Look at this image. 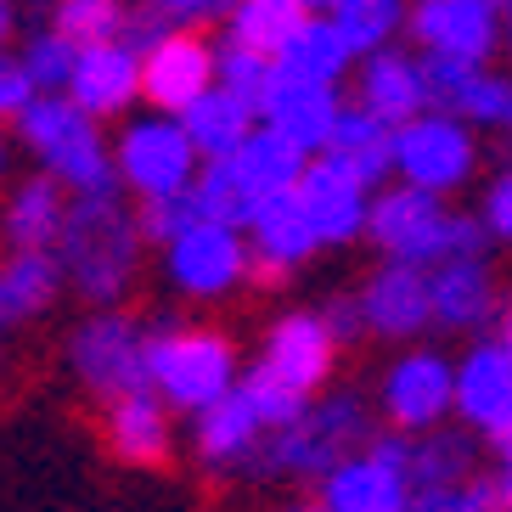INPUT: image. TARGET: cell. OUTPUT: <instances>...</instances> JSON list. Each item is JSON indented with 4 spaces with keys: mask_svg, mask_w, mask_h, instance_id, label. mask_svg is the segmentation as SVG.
<instances>
[{
    "mask_svg": "<svg viewBox=\"0 0 512 512\" xmlns=\"http://www.w3.org/2000/svg\"><path fill=\"white\" fill-rule=\"evenodd\" d=\"M428 293H434V327L451 332H479L501 310L496 276L484 259H451V265L428 271Z\"/></svg>",
    "mask_w": 512,
    "mask_h": 512,
    "instance_id": "cell-21",
    "label": "cell"
},
{
    "mask_svg": "<svg viewBox=\"0 0 512 512\" xmlns=\"http://www.w3.org/2000/svg\"><path fill=\"white\" fill-rule=\"evenodd\" d=\"M68 366L96 400H119V394L152 389L147 372V332L136 327L119 310H96L91 321H79L74 338H68Z\"/></svg>",
    "mask_w": 512,
    "mask_h": 512,
    "instance_id": "cell-5",
    "label": "cell"
},
{
    "mask_svg": "<svg viewBox=\"0 0 512 512\" xmlns=\"http://www.w3.org/2000/svg\"><path fill=\"white\" fill-rule=\"evenodd\" d=\"M51 254H57L62 276H68V287L79 299L113 310L130 293V282H136L141 226H136V214L124 209L119 192L68 197V220H62V237Z\"/></svg>",
    "mask_w": 512,
    "mask_h": 512,
    "instance_id": "cell-1",
    "label": "cell"
},
{
    "mask_svg": "<svg viewBox=\"0 0 512 512\" xmlns=\"http://www.w3.org/2000/svg\"><path fill=\"white\" fill-rule=\"evenodd\" d=\"M361 107L366 113H377V119L389 124V130H400V124H411L428 107V91H422V62H411L406 51H372L361 68Z\"/></svg>",
    "mask_w": 512,
    "mask_h": 512,
    "instance_id": "cell-24",
    "label": "cell"
},
{
    "mask_svg": "<svg viewBox=\"0 0 512 512\" xmlns=\"http://www.w3.org/2000/svg\"><path fill=\"white\" fill-rule=\"evenodd\" d=\"M158 12H169L175 23H214V17H231L237 0H152Z\"/></svg>",
    "mask_w": 512,
    "mask_h": 512,
    "instance_id": "cell-44",
    "label": "cell"
},
{
    "mask_svg": "<svg viewBox=\"0 0 512 512\" xmlns=\"http://www.w3.org/2000/svg\"><path fill=\"white\" fill-rule=\"evenodd\" d=\"M456 417L473 434H496L512 422V355L484 338L456 361Z\"/></svg>",
    "mask_w": 512,
    "mask_h": 512,
    "instance_id": "cell-16",
    "label": "cell"
},
{
    "mask_svg": "<svg viewBox=\"0 0 512 512\" xmlns=\"http://www.w3.org/2000/svg\"><path fill=\"white\" fill-rule=\"evenodd\" d=\"M231 164H237L242 181L254 186V197L293 192V186L304 181V169H310L304 164V147H293V141H287L282 130H271V124H254L248 141L231 152Z\"/></svg>",
    "mask_w": 512,
    "mask_h": 512,
    "instance_id": "cell-28",
    "label": "cell"
},
{
    "mask_svg": "<svg viewBox=\"0 0 512 512\" xmlns=\"http://www.w3.org/2000/svg\"><path fill=\"white\" fill-rule=\"evenodd\" d=\"M484 74V62H462V57H439L428 51L422 57V91H428V113H451L462 107V96L473 91V79Z\"/></svg>",
    "mask_w": 512,
    "mask_h": 512,
    "instance_id": "cell-37",
    "label": "cell"
},
{
    "mask_svg": "<svg viewBox=\"0 0 512 512\" xmlns=\"http://www.w3.org/2000/svg\"><path fill=\"white\" fill-rule=\"evenodd\" d=\"M349 57H355V51H349V40L338 34V23H332V17H310V23L287 40L276 68H282V74H299V79H316V85H338Z\"/></svg>",
    "mask_w": 512,
    "mask_h": 512,
    "instance_id": "cell-30",
    "label": "cell"
},
{
    "mask_svg": "<svg viewBox=\"0 0 512 512\" xmlns=\"http://www.w3.org/2000/svg\"><path fill=\"white\" fill-rule=\"evenodd\" d=\"M366 445H372V411L361 406V394L344 389L304 406L287 428L265 434L254 473H265V479H327L332 467L361 456Z\"/></svg>",
    "mask_w": 512,
    "mask_h": 512,
    "instance_id": "cell-2",
    "label": "cell"
},
{
    "mask_svg": "<svg viewBox=\"0 0 512 512\" xmlns=\"http://www.w3.org/2000/svg\"><path fill=\"white\" fill-rule=\"evenodd\" d=\"M237 394L248 400V406H254V417L265 422V434H276V428H287V422H293L304 406H310L304 394H293V389L282 383V377H271L265 366H248V377L237 383Z\"/></svg>",
    "mask_w": 512,
    "mask_h": 512,
    "instance_id": "cell-38",
    "label": "cell"
},
{
    "mask_svg": "<svg viewBox=\"0 0 512 512\" xmlns=\"http://www.w3.org/2000/svg\"><path fill=\"white\" fill-rule=\"evenodd\" d=\"M113 164H119V181L136 197H169V192H186V186L197 181L192 136H186L181 119H164V113L124 124L119 158H113Z\"/></svg>",
    "mask_w": 512,
    "mask_h": 512,
    "instance_id": "cell-7",
    "label": "cell"
},
{
    "mask_svg": "<svg viewBox=\"0 0 512 512\" xmlns=\"http://www.w3.org/2000/svg\"><path fill=\"white\" fill-rule=\"evenodd\" d=\"M299 203L304 214H310V226H316L321 248H332V242H355L366 237V214H372V192H366L349 169H338L332 158H321V164L304 169L299 181Z\"/></svg>",
    "mask_w": 512,
    "mask_h": 512,
    "instance_id": "cell-17",
    "label": "cell"
},
{
    "mask_svg": "<svg viewBox=\"0 0 512 512\" xmlns=\"http://www.w3.org/2000/svg\"><path fill=\"white\" fill-rule=\"evenodd\" d=\"M23 68H29V79H34V91L40 96H62L68 85H74L79 46L68 40V34L46 29V34H34L29 46H23Z\"/></svg>",
    "mask_w": 512,
    "mask_h": 512,
    "instance_id": "cell-35",
    "label": "cell"
},
{
    "mask_svg": "<svg viewBox=\"0 0 512 512\" xmlns=\"http://www.w3.org/2000/svg\"><path fill=\"white\" fill-rule=\"evenodd\" d=\"M496 344L512 355V299H501V310H496Z\"/></svg>",
    "mask_w": 512,
    "mask_h": 512,
    "instance_id": "cell-46",
    "label": "cell"
},
{
    "mask_svg": "<svg viewBox=\"0 0 512 512\" xmlns=\"http://www.w3.org/2000/svg\"><path fill=\"white\" fill-rule=\"evenodd\" d=\"M338 113H344L338 85H316V79L282 74V68H276L271 91H265V102H259V119L271 124V130H282V136L293 141V147H304V152L327 147Z\"/></svg>",
    "mask_w": 512,
    "mask_h": 512,
    "instance_id": "cell-15",
    "label": "cell"
},
{
    "mask_svg": "<svg viewBox=\"0 0 512 512\" xmlns=\"http://www.w3.org/2000/svg\"><path fill=\"white\" fill-rule=\"evenodd\" d=\"M321 321H327V332L338 338V344H355L366 332V316H361V293H338V299L321 310Z\"/></svg>",
    "mask_w": 512,
    "mask_h": 512,
    "instance_id": "cell-43",
    "label": "cell"
},
{
    "mask_svg": "<svg viewBox=\"0 0 512 512\" xmlns=\"http://www.w3.org/2000/svg\"><path fill=\"white\" fill-rule=\"evenodd\" d=\"M361 316H366V332H377V338H417V332H428V321H434L428 271L383 259L361 287Z\"/></svg>",
    "mask_w": 512,
    "mask_h": 512,
    "instance_id": "cell-14",
    "label": "cell"
},
{
    "mask_svg": "<svg viewBox=\"0 0 512 512\" xmlns=\"http://www.w3.org/2000/svg\"><path fill=\"white\" fill-rule=\"evenodd\" d=\"M321 158H332L338 169H349L361 186H383L394 175V130L377 119V113H366V107L355 102V107L338 113L327 147H321Z\"/></svg>",
    "mask_w": 512,
    "mask_h": 512,
    "instance_id": "cell-23",
    "label": "cell"
},
{
    "mask_svg": "<svg viewBox=\"0 0 512 512\" xmlns=\"http://www.w3.org/2000/svg\"><path fill=\"white\" fill-rule=\"evenodd\" d=\"M467 479H473V434H462V428L411 434V490L467 484Z\"/></svg>",
    "mask_w": 512,
    "mask_h": 512,
    "instance_id": "cell-32",
    "label": "cell"
},
{
    "mask_svg": "<svg viewBox=\"0 0 512 512\" xmlns=\"http://www.w3.org/2000/svg\"><path fill=\"white\" fill-rule=\"evenodd\" d=\"M192 197H197V214H203V226L248 231V220H254V209H259L254 186L237 175V164H231V158H209V164L197 169Z\"/></svg>",
    "mask_w": 512,
    "mask_h": 512,
    "instance_id": "cell-31",
    "label": "cell"
},
{
    "mask_svg": "<svg viewBox=\"0 0 512 512\" xmlns=\"http://www.w3.org/2000/svg\"><path fill=\"white\" fill-rule=\"evenodd\" d=\"M321 248L316 226L299 203V186L293 192H271L259 197L254 220H248V254H254V276L259 282H282L304 265V259Z\"/></svg>",
    "mask_w": 512,
    "mask_h": 512,
    "instance_id": "cell-12",
    "label": "cell"
},
{
    "mask_svg": "<svg viewBox=\"0 0 512 512\" xmlns=\"http://www.w3.org/2000/svg\"><path fill=\"white\" fill-rule=\"evenodd\" d=\"M254 107L248 102H237L231 91H203L192 107L181 113V124H186V136H192V147H197V158L209 164V158H231V152L248 141V130H254Z\"/></svg>",
    "mask_w": 512,
    "mask_h": 512,
    "instance_id": "cell-27",
    "label": "cell"
},
{
    "mask_svg": "<svg viewBox=\"0 0 512 512\" xmlns=\"http://www.w3.org/2000/svg\"><path fill=\"white\" fill-rule=\"evenodd\" d=\"M484 484H490V512H512V467H496Z\"/></svg>",
    "mask_w": 512,
    "mask_h": 512,
    "instance_id": "cell-45",
    "label": "cell"
},
{
    "mask_svg": "<svg viewBox=\"0 0 512 512\" xmlns=\"http://www.w3.org/2000/svg\"><path fill=\"white\" fill-rule=\"evenodd\" d=\"M214 62H220V51H214L203 34H181V29H175L158 51L141 57V96L152 102V113L181 119L197 96L214 91Z\"/></svg>",
    "mask_w": 512,
    "mask_h": 512,
    "instance_id": "cell-10",
    "label": "cell"
},
{
    "mask_svg": "<svg viewBox=\"0 0 512 512\" xmlns=\"http://www.w3.org/2000/svg\"><path fill=\"white\" fill-rule=\"evenodd\" d=\"M0 175H6V136H0Z\"/></svg>",
    "mask_w": 512,
    "mask_h": 512,
    "instance_id": "cell-50",
    "label": "cell"
},
{
    "mask_svg": "<svg viewBox=\"0 0 512 512\" xmlns=\"http://www.w3.org/2000/svg\"><path fill=\"white\" fill-rule=\"evenodd\" d=\"M102 434L113 445V456L130 467H158L169 462V445H175V428H169V406L158 389H136L119 394L102 406Z\"/></svg>",
    "mask_w": 512,
    "mask_h": 512,
    "instance_id": "cell-18",
    "label": "cell"
},
{
    "mask_svg": "<svg viewBox=\"0 0 512 512\" xmlns=\"http://www.w3.org/2000/svg\"><path fill=\"white\" fill-rule=\"evenodd\" d=\"M124 23H130V0H62L51 29L68 34L74 46H107L124 40Z\"/></svg>",
    "mask_w": 512,
    "mask_h": 512,
    "instance_id": "cell-33",
    "label": "cell"
},
{
    "mask_svg": "<svg viewBox=\"0 0 512 512\" xmlns=\"http://www.w3.org/2000/svg\"><path fill=\"white\" fill-rule=\"evenodd\" d=\"M383 422L400 434H428L445 417H456V366L439 349H406L383 372Z\"/></svg>",
    "mask_w": 512,
    "mask_h": 512,
    "instance_id": "cell-8",
    "label": "cell"
},
{
    "mask_svg": "<svg viewBox=\"0 0 512 512\" xmlns=\"http://www.w3.org/2000/svg\"><path fill=\"white\" fill-rule=\"evenodd\" d=\"M12 34V12H6V0H0V40Z\"/></svg>",
    "mask_w": 512,
    "mask_h": 512,
    "instance_id": "cell-49",
    "label": "cell"
},
{
    "mask_svg": "<svg viewBox=\"0 0 512 512\" xmlns=\"http://www.w3.org/2000/svg\"><path fill=\"white\" fill-rule=\"evenodd\" d=\"M304 23H310L304 0H237V12H231V46L276 62Z\"/></svg>",
    "mask_w": 512,
    "mask_h": 512,
    "instance_id": "cell-29",
    "label": "cell"
},
{
    "mask_svg": "<svg viewBox=\"0 0 512 512\" xmlns=\"http://www.w3.org/2000/svg\"><path fill=\"white\" fill-rule=\"evenodd\" d=\"M406 501H411L406 467L383 462L372 451L338 462L321 479V512H406Z\"/></svg>",
    "mask_w": 512,
    "mask_h": 512,
    "instance_id": "cell-19",
    "label": "cell"
},
{
    "mask_svg": "<svg viewBox=\"0 0 512 512\" xmlns=\"http://www.w3.org/2000/svg\"><path fill=\"white\" fill-rule=\"evenodd\" d=\"M406 512H490V484H434V490H411Z\"/></svg>",
    "mask_w": 512,
    "mask_h": 512,
    "instance_id": "cell-40",
    "label": "cell"
},
{
    "mask_svg": "<svg viewBox=\"0 0 512 512\" xmlns=\"http://www.w3.org/2000/svg\"><path fill=\"white\" fill-rule=\"evenodd\" d=\"M304 6H310V12H316V6H321V12H344L349 0H304Z\"/></svg>",
    "mask_w": 512,
    "mask_h": 512,
    "instance_id": "cell-48",
    "label": "cell"
},
{
    "mask_svg": "<svg viewBox=\"0 0 512 512\" xmlns=\"http://www.w3.org/2000/svg\"><path fill=\"white\" fill-rule=\"evenodd\" d=\"M490 439H496V456H501V467H512V422H507V428H496Z\"/></svg>",
    "mask_w": 512,
    "mask_h": 512,
    "instance_id": "cell-47",
    "label": "cell"
},
{
    "mask_svg": "<svg viewBox=\"0 0 512 512\" xmlns=\"http://www.w3.org/2000/svg\"><path fill=\"white\" fill-rule=\"evenodd\" d=\"M17 141L46 164V175H57L74 197L85 192H119V164L107 158L96 119L74 96H34L17 113Z\"/></svg>",
    "mask_w": 512,
    "mask_h": 512,
    "instance_id": "cell-3",
    "label": "cell"
},
{
    "mask_svg": "<svg viewBox=\"0 0 512 512\" xmlns=\"http://www.w3.org/2000/svg\"><path fill=\"white\" fill-rule=\"evenodd\" d=\"M473 164H479V147L467 136V124L451 113H417L411 124L394 130V175L417 192H456V186H467Z\"/></svg>",
    "mask_w": 512,
    "mask_h": 512,
    "instance_id": "cell-6",
    "label": "cell"
},
{
    "mask_svg": "<svg viewBox=\"0 0 512 512\" xmlns=\"http://www.w3.org/2000/svg\"><path fill=\"white\" fill-rule=\"evenodd\" d=\"M147 372L169 411H209L237 389V349L209 327H158L147 332Z\"/></svg>",
    "mask_w": 512,
    "mask_h": 512,
    "instance_id": "cell-4",
    "label": "cell"
},
{
    "mask_svg": "<svg viewBox=\"0 0 512 512\" xmlns=\"http://www.w3.org/2000/svg\"><path fill=\"white\" fill-rule=\"evenodd\" d=\"M62 220H68V192L57 175H34V181L12 186L6 209H0V231L12 248H57Z\"/></svg>",
    "mask_w": 512,
    "mask_h": 512,
    "instance_id": "cell-25",
    "label": "cell"
},
{
    "mask_svg": "<svg viewBox=\"0 0 512 512\" xmlns=\"http://www.w3.org/2000/svg\"><path fill=\"white\" fill-rule=\"evenodd\" d=\"M406 23L422 51L462 62H484L501 40V12L490 0H411Z\"/></svg>",
    "mask_w": 512,
    "mask_h": 512,
    "instance_id": "cell-13",
    "label": "cell"
},
{
    "mask_svg": "<svg viewBox=\"0 0 512 512\" xmlns=\"http://www.w3.org/2000/svg\"><path fill=\"white\" fill-rule=\"evenodd\" d=\"M164 254H169V282L181 287L186 299H203V304L237 293L248 282V271H254L248 242L231 226H192L186 237L169 242Z\"/></svg>",
    "mask_w": 512,
    "mask_h": 512,
    "instance_id": "cell-9",
    "label": "cell"
},
{
    "mask_svg": "<svg viewBox=\"0 0 512 512\" xmlns=\"http://www.w3.org/2000/svg\"><path fill=\"white\" fill-rule=\"evenodd\" d=\"M276 79V62L271 57H254V51H242L226 40V51H220V62H214V85L220 91H231L237 102H248L259 113V102H265V91H271Z\"/></svg>",
    "mask_w": 512,
    "mask_h": 512,
    "instance_id": "cell-36",
    "label": "cell"
},
{
    "mask_svg": "<svg viewBox=\"0 0 512 512\" xmlns=\"http://www.w3.org/2000/svg\"><path fill=\"white\" fill-rule=\"evenodd\" d=\"M259 445H265V422L237 389L192 417V451L203 467H254Z\"/></svg>",
    "mask_w": 512,
    "mask_h": 512,
    "instance_id": "cell-22",
    "label": "cell"
},
{
    "mask_svg": "<svg viewBox=\"0 0 512 512\" xmlns=\"http://www.w3.org/2000/svg\"><path fill=\"white\" fill-rule=\"evenodd\" d=\"M490 6H496V12H512V0H490Z\"/></svg>",
    "mask_w": 512,
    "mask_h": 512,
    "instance_id": "cell-51",
    "label": "cell"
},
{
    "mask_svg": "<svg viewBox=\"0 0 512 512\" xmlns=\"http://www.w3.org/2000/svg\"><path fill=\"white\" fill-rule=\"evenodd\" d=\"M332 23H338V34L349 40V51H383L389 46V34L406 23V6L400 0H349L344 12H332Z\"/></svg>",
    "mask_w": 512,
    "mask_h": 512,
    "instance_id": "cell-34",
    "label": "cell"
},
{
    "mask_svg": "<svg viewBox=\"0 0 512 512\" xmlns=\"http://www.w3.org/2000/svg\"><path fill=\"white\" fill-rule=\"evenodd\" d=\"M91 119H119L124 107L141 96V57L124 40H107V46H79V68L74 85H68Z\"/></svg>",
    "mask_w": 512,
    "mask_h": 512,
    "instance_id": "cell-20",
    "label": "cell"
},
{
    "mask_svg": "<svg viewBox=\"0 0 512 512\" xmlns=\"http://www.w3.org/2000/svg\"><path fill=\"white\" fill-rule=\"evenodd\" d=\"M34 79H29V68H23V57H0V119H12L17 124V113L34 102Z\"/></svg>",
    "mask_w": 512,
    "mask_h": 512,
    "instance_id": "cell-42",
    "label": "cell"
},
{
    "mask_svg": "<svg viewBox=\"0 0 512 512\" xmlns=\"http://www.w3.org/2000/svg\"><path fill=\"white\" fill-rule=\"evenodd\" d=\"M62 287V265L51 248H12L0 259V321L40 316Z\"/></svg>",
    "mask_w": 512,
    "mask_h": 512,
    "instance_id": "cell-26",
    "label": "cell"
},
{
    "mask_svg": "<svg viewBox=\"0 0 512 512\" xmlns=\"http://www.w3.org/2000/svg\"><path fill=\"white\" fill-rule=\"evenodd\" d=\"M287 512H321V507H287Z\"/></svg>",
    "mask_w": 512,
    "mask_h": 512,
    "instance_id": "cell-52",
    "label": "cell"
},
{
    "mask_svg": "<svg viewBox=\"0 0 512 512\" xmlns=\"http://www.w3.org/2000/svg\"><path fill=\"white\" fill-rule=\"evenodd\" d=\"M490 242H512V169H501L496 181L484 186V209H479Z\"/></svg>",
    "mask_w": 512,
    "mask_h": 512,
    "instance_id": "cell-41",
    "label": "cell"
},
{
    "mask_svg": "<svg viewBox=\"0 0 512 512\" xmlns=\"http://www.w3.org/2000/svg\"><path fill=\"white\" fill-rule=\"evenodd\" d=\"M507 46H512V12H507Z\"/></svg>",
    "mask_w": 512,
    "mask_h": 512,
    "instance_id": "cell-53",
    "label": "cell"
},
{
    "mask_svg": "<svg viewBox=\"0 0 512 512\" xmlns=\"http://www.w3.org/2000/svg\"><path fill=\"white\" fill-rule=\"evenodd\" d=\"M332 361H338V338L327 332V321L310 316V310H287V316L271 321L265 332V349H259V366L271 377H282L293 394H310L332 377Z\"/></svg>",
    "mask_w": 512,
    "mask_h": 512,
    "instance_id": "cell-11",
    "label": "cell"
},
{
    "mask_svg": "<svg viewBox=\"0 0 512 512\" xmlns=\"http://www.w3.org/2000/svg\"><path fill=\"white\" fill-rule=\"evenodd\" d=\"M136 226H141V242H164V248H169L175 237H186L192 226H203L192 186H186V192H169V197H141Z\"/></svg>",
    "mask_w": 512,
    "mask_h": 512,
    "instance_id": "cell-39",
    "label": "cell"
}]
</instances>
